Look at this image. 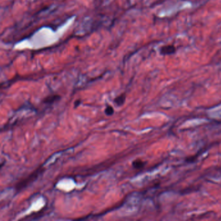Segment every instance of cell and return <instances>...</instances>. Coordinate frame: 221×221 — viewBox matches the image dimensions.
Returning a JSON list of instances; mask_svg holds the SVG:
<instances>
[{"instance_id":"obj_3","label":"cell","mask_w":221,"mask_h":221,"mask_svg":"<svg viewBox=\"0 0 221 221\" xmlns=\"http://www.w3.org/2000/svg\"><path fill=\"white\" fill-rule=\"evenodd\" d=\"M145 166V162L141 159H136L132 162V166L136 169H140L144 167Z\"/></svg>"},{"instance_id":"obj_1","label":"cell","mask_w":221,"mask_h":221,"mask_svg":"<svg viewBox=\"0 0 221 221\" xmlns=\"http://www.w3.org/2000/svg\"><path fill=\"white\" fill-rule=\"evenodd\" d=\"M43 170V169H36L34 173H33L29 176H28L27 178L25 179V180H23V181L20 182V183H18L16 186L17 190H20V189H22L23 188L26 187L29 184H30L31 182H32L33 181L36 180L38 177V176H39L42 172Z\"/></svg>"},{"instance_id":"obj_5","label":"cell","mask_w":221,"mask_h":221,"mask_svg":"<svg viewBox=\"0 0 221 221\" xmlns=\"http://www.w3.org/2000/svg\"><path fill=\"white\" fill-rule=\"evenodd\" d=\"M60 98V97L59 96H57V95H55V96H48L46 98H45L43 99V102L44 103H52L56 100H57L58 99H59Z\"/></svg>"},{"instance_id":"obj_6","label":"cell","mask_w":221,"mask_h":221,"mask_svg":"<svg viewBox=\"0 0 221 221\" xmlns=\"http://www.w3.org/2000/svg\"><path fill=\"white\" fill-rule=\"evenodd\" d=\"M104 112L107 116H112L113 114V113H114V110H113L112 106H107Z\"/></svg>"},{"instance_id":"obj_2","label":"cell","mask_w":221,"mask_h":221,"mask_svg":"<svg viewBox=\"0 0 221 221\" xmlns=\"http://www.w3.org/2000/svg\"><path fill=\"white\" fill-rule=\"evenodd\" d=\"M176 51V48L174 46L172 45H167L162 47L160 53L162 55H171L174 53Z\"/></svg>"},{"instance_id":"obj_4","label":"cell","mask_w":221,"mask_h":221,"mask_svg":"<svg viewBox=\"0 0 221 221\" xmlns=\"http://www.w3.org/2000/svg\"><path fill=\"white\" fill-rule=\"evenodd\" d=\"M125 100H126V96H125V94H121L119 96H118L117 97H116L115 99H114V103L117 105V106H122L125 102Z\"/></svg>"},{"instance_id":"obj_7","label":"cell","mask_w":221,"mask_h":221,"mask_svg":"<svg viewBox=\"0 0 221 221\" xmlns=\"http://www.w3.org/2000/svg\"><path fill=\"white\" fill-rule=\"evenodd\" d=\"M80 104V100H77L75 102V104H74L75 108H77V107H78Z\"/></svg>"}]
</instances>
